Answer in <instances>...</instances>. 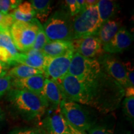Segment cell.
Instances as JSON below:
<instances>
[{
	"mask_svg": "<svg viewBox=\"0 0 134 134\" xmlns=\"http://www.w3.org/2000/svg\"><path fill=\"white\" fill-rule=\"evenodd\" d=\"M73 18L68 11L58 10L50 15L43 29L48 42L73 41Z\"/></svg>",
	"mask_w": 134,
	"mask_h": 134,
	"instance_id": "cell-3",
	"label": "cell"
},
{
	"mask_svg": "<svg viewBox=\"0 0 134 134\" xmlns=\"http://www.w3.org/2000/svg\"><path fill=\"white\" fill-rule=\"evenodd\" d=\"M41 24L35 18L29 23L14 22L9 32L18 50L23 53L32 48Z\"/></svg>",
	"mask_w": 134,
	"mask_h": 134,
	"instance_id": "cell-5",
	"label": "cell"
},
{
	"mask_svg": "<svg viewBox=\"0 0 134 134\" xmlns=\"http://www.w3.org/2000/svg\"><path fill=\"white\" fill-rule=\"evenodd\" d=\"M21 3L20 0H0V13L4 15L9 14Z\"/></svg>",
	"mask_w": 134,
	"mask_h": 134,
	"instance_id": "cell-24",
	"label": "cell"
},
{
	"mask_svg": "<svg viewBox=\"0 0 134 134\" xmlns=\"http://www.w3.org/2000/svg\"><path fill=\"white\" fill-rule=\"evenodd\" d=\"M98 3V1H97V0H85L86 8L93 7V6H96Z\"/></svg>",
	"mask_w": 134,
	"mask_h": 134,
	"instance_id": "cell-32",
	"label": "cell"
},
{
	"mask_svg": "<svg viewBox=\"0 0 134 134\" xmlns=\"http://www.w3.org/2000/svg\"><path fill=\"white\" fill-rule=\"evenodd\" d=\"M36 13V19L44 24L52 12L51 1L49 0H32L30 1Z\"/></svg>",
	"mask_w": 134,
	"mask_h": 134,
	"instance_id": "cell-20",
	"label": "cell"
},
{
	"mask_svg": "<svg viewBox=\"0 0 134 134\" xmlns=\"http://www.w3.org/2000/svg\"><path fill=\"white\" fill-rule=\"evenodd\" d=\"M5 118V114L3 110L0 108V122H1Z\"/></svg>",
	"mask_w": 134,
	"mask_h": 134,
	"instance_id": "cell-34",
	"label": "cell"
},
{
	"mask_svg": "<svg viewBox=\"0 0 134 134\" xmlns=\"http://www.w3.org/2000/svg\"><path fill=\"white\" fill-rule=\"evenodd\" d=\"M68 74L80 81L73 102L104 114L119 107L124 89L104 71L97 58H86L75 52Z\"/></svg>",
	"mask_w": 134,
	"mask_h": 134,
	"instance_id": "cell-1",
	"label": "cell"
},
{
	"mask_svg": "<svg viewBox=\"0 0 134 134\" xmlns=\"http://www.w3.org/2000/svg\"><path fill=\"white\" fill-rule=\"evenodd\" d=\"M75 52L88 58H97L105 53L103 45L96 36L86 37L72 41Z\"/></svg>",
	"mask_w": 134,
	"mask_h": 134,
	"instance_id": "cell-9",
	"label": "cell"
},
{
	"mask_svg": "<svg viewBox=\"0 0 134 134\" xmlns=\"http://www.w3.org/2000/svg\"><path fill=\"white\" fill-rule=\"evenodd\" d=\"M0 32H1V31H0Z\"/></svg>",
	"mask_w": 134,
	"mask_h": 134,
	"instance_id": "cell-39",
	"label": "cell"
},
{
	"mask_svg": "<svg viewBox=\"0 0 134 134\" xmlns=\"http://www.w3.org/2000/svg\"><path fill=\"white\" fill-rule=\"evenodd\" d=\"M49 42L47 37L44 30L43 29L42 24L40 25L38 30L37 34L36 40L34 43L32 48L33 49L38 50V51H42L43 47L47 43Z\"/></svg>",
	"mask_w": 134,
	"mask_h": 134,
	"instance_id": "cell-22",
	"label": "cell"
},
{
	"mask_svg": "<svg viewBox=\"0 0 134 134\" xmlns=\"http://www.w3.org/2000/svg\"><path fill=\"white\" fill-rule=\"evenodd\" d=\"M43 74L42 70L19 64L13 67L11 69H9L7 75L11 77L12 79H23Z\"/></svg>",
	"mask_w": 134,
	"mask_h": 134,
	"instance_id": "cell-19",
	"label": "cell"
},
{
	"mask_svg": "<svg viewBox=\"0 0 134 134\" xmlns=\"http://www.w3.org/2000/svg\"><path fill=\"white\" fill-rule=\"evenodd\" d=\"M0 47L7 50L13 58L19 53L9 31L0 32Z\"/></svg>",
	"mask_w": 134,
	"mask_h": 134,
	"instance_id": "cell-21",
	"label": "cell"
},
{
	"mask_svg": "<svg viewBox=\"0 0 134 134\" xmlns=\"http://www.w3.org/2000/svg\"><path fill=\"white\" fill-rule=\"evenodd\" d=\"M134 96V87L129 86L128 88L124 89V97L129 98V97Z\"/></svg>",
	"mask_w": 134,
	"mask_h": 134,
	"instance_id": "cell-31",
	"label": "cell"
},
{
	"mask_svg": "<svg viewBox=\"0 0 134 134\" xmlns=\"http://www.w3.org/2000/svg\"><path fill=\"white\" fill-rule=\"evenodd\" d=\"M88 134H115L111 130L100 125H93L88 130Z\"/></svg>",
	"mask_w": 134,
	"mask_h": 134,
	"instance_id": "cell-28",
	"label": "cell"
},
{
	"mask_svg": "<svg viewBox=\"0 0 134 134\" xmlns=\"http://www.w3.org/2000/svg\"><path fill=\"white\" fill-rule=\"evenodd\" d=\"M46 78L43 75H36L23 79L12 80V88L16 90H24L42 96V91Z\"/></svg>",
	"mask_w": 134,
	"mask_h": 134,
	"instance_id": "cell-13",
	"label": "cell"
},
{
	"mask_svg": "<svg viewBox=\"0 0 134 134\" xmlns=\"http://www.w3.org/2000/svg\"><path fill=\"white\" fill-rule=\"evenodd\" d=\"M8 99L13 108L27 120L40 118L48 108L43 96L27 90L11 89L8 93Z\"/></svg>",
	"mask_w": 134,
	"mask_h": 134,
	"instance_id": "cell-2",
	"label": "cell"
},
{
	"mask_svg": "<svg viewBox=\"0 0 134 134\" xmlns=\"http://www.w3.org/2000/svg\"><path fill=\"white\" fill-rule=\"evenodd\" d=\"M121 27V21L117 19H112L104 22L99 29L96 37L104 46L113 38Z\"/></svg>",
	"mask_w": 134,
	"mask_h": 134,
	"instance_id": "cell-15",
	"label": "cell"
},
{
	"mask_svg": "<svg viewBox=\"0 0 134 134\" xmlns=\"http://www.w3.org/2000/svg\"><path fill=\"white\" fill-rule=\"evenodd\" d=\"M42 96L47 103L48 106L50 107L53 110L59 109L60 103L63 99L57 84L47 78H46L45 80Z\"/></svg>",
	"mask_w": 134,
	"mask_h": 134,
	"instance_id": "cell-14",
	"label": "cell"
},
{
	"mask_svg": "<svg viewBox=\"0 0 134 134\" xmlns=\"http://www.w3.org/2000/svg\"><path fill=\"white\" fill-rule=\"evenodd\" d=\"M124 113L127 119L133 123L134 119V96L125 98L122 103Z\"/></svg>",
	"mask_w": 134,
	"mask_h": 134,
	"instance_id": "cell-23",
	"label": "cell"
},
{
	"mask_svg": "<svg viewBox=\"0 0 134 134\" xmlns=\"http://www.w3.org/2000/svg\"><path fill=\"white\" fill-rule=\"evenodd\" d=\"M43 134H46V133H43Z\"/></svg>",
	"mask_w": 134,
	"mask_h": 134,
	"instance_id": "cell-37",
	"label": "cell"
},
{
	"mask_svg": "<svg viewBox=\"0 0 134 134\" xmlns=\"http://www.w3.org/2000/svg\"><path fill=\"white\" fill-rule=\"evenodd\" d=\"M104 71L118 82L124 89L131 86L127 80L123 63L117 57L107 53L97 58Z\"/></svg>",
	"mask_w": 134,
	"mask_h": 134,
	"instance_id": "cell-8",
	"label": "cell"
},
{
	"mask_svg": "<svg viewBox=\"0 0 134 134\" xmlns=\"http://www.w3.org/2000/svg\"><path fill=\"white\" fill-rule=\"evenodd\" d=\"M10 14L12 15L16 21L24 23H29L36 16L32 5L27 1L21 3L18 8Z\"/></svg>",
	"mask_w": 134,
	"mask_h": 134,
	"instance_id": "cell-18",
	"label": "cell"
},
{
	"mask_svg": "<svg viewBox=\"0 0 134 134\" xmlns=\"http://www.w3.org/2000/svg\"><path fill=\"white\" fill-rule=\"evenodd\" d=\"M124 66L125 73L129 83L131 86H134V68L133 63L130 62H122Z\"/></svg>",
	"mask_w": 134,
	"mask_h": 134,
	"instance_id": "cell-26",
	"label": "cell"
},
{
	"mask_svg": "<svg viewBox=\"0 0 134 134\" xmlns=\"http://www.w3.org/2000/svg\"><path fill=\"white\" fill-rule=\"evenodd\" d=\"M71 50H75L72 41H57L47 43L42 52L46 56L56 57Z\"/></svg>",
	"mask_w": 134,
	"mask_h": 134,
	"instance_id": "cell-16",
	"label": "cell"
},
{
	"mask_svg": "<svg viewBox=\"0 0 134 134\" xmlns=\"http://www.w3.org/2000/svg\"><path fill=\"white\" fill-rule=\"evenodd\" d=\"M60 109L66 123L77 130L86 132L94 125L88 110L79 104L63 99Z\"/></svg>",
	"mask_w": 134,
	"mask_h": 134,
	"instance_id": "cell-6",
	"label": "cell"
},
{
	"mask_svg": "<svg viewBox=\"0 0 134 134\" xmlns=\"http://www.w3.org/2000/svg\"><path fill=\"white\" fill-rule=\"evenodd\" d=\"M75 52V50H71L56 57L46 56L43 68L45 78L55 82L62 80L68 74L70 63Z\"/></svg>",
	"mask_w": 134,
	"mask_h": 134,
	"instance_id": "cell-7",
	"label": "cell"
},
{
	"mask_svg": "<svg viewBox=\"0 0 134 134\" xmlns=\"http://www.w3.org/2000/svg\"><path fill=\"white\" fill-rule=\"evenodd\" d=\"M101 24L97 5L86 8L73 18V41L88 36H96Z\"/></svg>",
	"mask_w": 134,
	"mask_h": 134,
	"instance_id": "cell-4",
	"label": "cell"
},
{
	"mask_svg": "<svg viewBox=\"0 0 134 134\" xmlns=\"http://www.w3.org/2000/svg\"><path fill=\"white\" fill-rule=\"evenodd\" d=\"M65 3L67 4L68 8V12L72 17H74L81 12L80 6L78 4L77 0H67L65 1Z\"/></svg>",
	"mask_w": 134,
	"mask_h": 134,
	"instance_id": "cell-27",
	"label": "cell"
},
{
	"mask_svg": "<svg viewBox=\"0 0 134 134\" xmlns=\"http://www.w3.org/2000/svg\"><path fill=\"white\" fill-rule=\"evenodd\" d=\"M12 78L8 75L0 78V98L12 89Z\"/></svg>",
	"mask_w": 134,
	"mask_h": 134,
	"instance_id": "cell-25",
	"label": "cell"
},
{
	"mask_svg": "<svg viewBox=\"0 0 134 134\" xmlns=\"http://www.w3.org/2000/svg\"><path fill=\"white\" fill-rule=\"evenodd\" d=\"M67 125H68V129H69L70 131V132H71V134H87L86 133V132L81 131V130H77V129H76L73 128V127H71V125H68V124H67Z\"/></svg>",
	"mask_w": 134,
	"mask_h": 134,
	"instance_id": "cell-33",
	"label": "cell"
},
{
	"mask_svg": "<svg viewBox=\"0 0 134 134\" xmlns=\"http://www.w3.org/2000/svg\"><path fill=\"white\" fill-rule=\"evenodd\" d=\"M11 134H42L41 131L37 129L34 128H24L18 129L13 130Z\"/></svg>",
	"mask_w": 134,
	"mask_h": 134,
	"instance_id": "cell-29",
	"label": "cell"
},
{
	"mask_svg": "<svg viewBox=\"0 0 134 134\" xmlns=\"http://www.w3.org/2000/svg\"><path fill=\"white\" fill-rule=\"evenodd\" d=\"M64 134H71V132H70V131L69 129H68V131L65 132V133Z\"/></svg>",
	"mask_w": 134,
	"mask_h": 134,
	"instance_id": "cell-36",
	"label": "cell"
},
{
	"mask_svg": "<svg viewBox=\"0 0 134 134\" xmlns=\"http://www.w3.org/2000/svg\"><path fill=\"white\" fill-rule=\"evenodd\" d=\"M55 110L42 120V127L46 134H64L68 130V125L60 109Z\"/></svg>",
	"mask_w": 134,
	"mask_h": 134,
	"instance_id": "cell-12",
	"label": "cell"
},
{
	"mask_svg": "<svg viewBox=\"0 0 134 134\" xmlns=\"http://www.w3.org/2000/svg\"><path fill=\"white\" fill-rule=\"evenodd\" d=\"M99 16L102 24L108 20L113 19L119 9L116 1L110 0H100L97 4Z\"/></svg>",
	"mask_w": 134,
	"mask_h": 134,
	"instance_id": "cell-17",
	"label": "cell"
},
{
	"mask_svg": "<svg viewBox=\"0 0 134 134\" xmlns=\"http://www.w3.org/2000/svg\"><path fill=\"white\" fill-rule=\"evenodd\" d=\"M127 134H129V133H127Z\"/></svg>",
	"mask_w": 134,
	"mask_h": 134,
	"instance_id": "cell-38",
	"label": "cell"
},
{
	"mask_svg": "<svg viewBox=\"0 0 134 134\" xmlns=\"http://www.w3.org/2000/svg\"><path fill=\"white\" fill-rule=\"evenodd\" d=\"M133 36L125 27H120L114 37L103 46L104 52L108 53H122L131 46Z\"/></svg>",
	"mask_w": 134,
	"mask_h": 134,
	"instance_id": "cell-10",
	"label": "cell"
},
{
	"mask_svg": "<svg viewBox=\"0 0 134 134\" xmlns=\"http://www.w3.org/2000/svg\"><path fill=\"white\" fill-rule=\"evenodd\" d=\"M4 16H5V15H4L3 14H2V13H0V25H1V23H2V21H3V19H4Z\"/></svg>",
	"mask_w": 134,
	"mask_h": 134,
	"instance_id": "cell-35",
	"label": "cell"
},
{
	"mask_svg": "<svg viewBox=\"0 0 134 134\" xmlns=\"http://www.w3.org/2000/svg\"><path fill=\"white\" fill-rule=\"evenodd\" d=\"M10 65L0 61V78L7 75L8 71L9 70Z\"/></svg>",
	"mask_w": 134,
	"mask_h": 134,
	"instance_id": "cell-30",
	"label": "cell"
},
{
	"mask_svg": "<svg viewBox=\"0 0 134 134\" xmlns=\"http://www.w3.org/2000/svg\"><path fill=\"white\" fill-rule=\"evenodd\" d=\"M46 57L42 52L31 48L25 52L18 53L13 58L12 64L19 63L43 71Z\"/></svg>",
	"mask_w": 134,
	"mask_h": 134,
	"instance_id": "cell-11",
	"label": "cell"
}]
</instances>
